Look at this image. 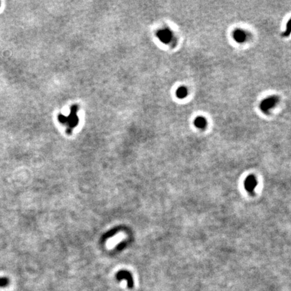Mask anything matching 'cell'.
Instances as JSON below:
<instances>
[{"instance_id":"1","label":"cell","mask_w":291,"mask_h":291,"mask_svg":"<svg viewBox=\"0 0 291 291\" xmlns=\"http://www.w3.org/2000/svg\"><path fill=\"white\" fill-rule=\"evenodd\" d=\"M279 102V98L277 96H271L264 99L260 105L261 111L264 114L268 115L271 109H272Z\"/></svg>"},{"instance_id":"4","label":"cell","mask_w":291,"mask_h":291,"mask_svg":"<svg viewBox=\"0 0 291 291\" xmlns=\"http://www.w3.org/2000/svg\"><path fill=\"white\" fill-rule=\"evenodd\" d=\"M258 185V182L255 176L249 175L246 178L245 181V189L249 193H253L255 189L256 186Z\"/></svg>"},{"instance_id":"8","label":"cell","mask_w":291,"mask_h":291,"mask_svg":"<svg viewBox=\"0 0 291 291\" xmlns=\"http://www.w3.org/2000/svg\"><path fill=\"white\" fill-rule=\"evenodd\" d=\"M187 89L185 87L181 86L176 91V95H177V98L180 99L184 98L187 96Z\"/></svg>"},{"instance_id":"7","label":"cell","mask_w":291,"mask_h":291,"mask_svg":"<svg viewBox=\"0 0 291 291\" xmlns=\"http://www.w3.org/2000/svg\"><path fill=\"white\" fill-rule=\"evenodd\" d=\"M194 125L199 129H204L207 126V121L204 117H197L194 120Z\"/></svg>"},{"instance_id":"10","label":"cell","mask_w":291,"mask_h":291,"mask_svg":"<svg viewBox=\"0 0 291 291\" xmlns=\"http://www.w3.org/2000/svg\"><path fill=\"white\" fill-rule=\"evenodd\" d=\"M8 284H9V279L7 278H0V287L6 286Z\"/></svg>"},{"instance_id":"3","label":"cell","mask_w":291,"mask_h":291,"mask_svg":"<svg viewBox=\"0 0 291 291\" xmlns=\"http://www.w3.org/2000/svg\"><path fill=\"white\" fill-rule=\"evenodd\" d=\"M157 36L159 39L161 40V41L165 44H167L171 42L173 36V33H172L171 30L167 29V28L159 30L157 33Z\"/></svg>"},{"instance_id":"5","label":"cell","mask_w":291,"mask_h":291,"mask_svg":"<svg viewBox=\"0 0 291 291\" xmlns=\"http://www.w3.org/2000/svg\"><path fill=\"white\" fill-rule=\"evenodd\" d=\"M247 34L246 32L241 29H236L233 32V38L238 43H242L247 40Z\"/></svg>"},{"instance_id":"9","label":"cell","mask_w":291,"mask_h":291,"mask_svg":"<svg viewBox=\"0 0 291 291\" xmlns=\"http://www.w3.org/2000/svg\"><path fill=\"white\" fill-rule=\"evenodd\" d=\"M291 34V19L288 20V22H287L286 24V29L285 31L282 32V36H284V37H286V36H288Z\"/></svg>"},{"instance_id":"2","label":"cell","mask_w":291,"mask_h":291,"mask_svg":"<svg viewBox=\"0 0 291 291\" xmlns=\"http://www.w3.org/2000/svg\"><path fill=\"white\" fill-rule=\"evenodd\" d=\"M76 111L77 107H73L71 109V114L68 117H66L60 115L59 120L63 123H68V125L70 128H73L75 126H76L77 123H78V117L76 116Z\"/></svg>"},{"instance_id":"6","label":"cell","mask_w":291,"mask_h":291,"mask_svg":"<svg viewBox=\"0 0 291 291\" xmlns=\"http://www.w3.org/2000/svg\"><path fill=\"white\" fill-rule=\"evenodd\" d=\"M117 279L118 280H121V279H126L127 282H128V286L131 288L133 286V280L131 278L130 273H129L127 271H121L117 275Z\"/></svg>"}]
</instances>
